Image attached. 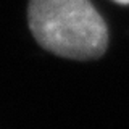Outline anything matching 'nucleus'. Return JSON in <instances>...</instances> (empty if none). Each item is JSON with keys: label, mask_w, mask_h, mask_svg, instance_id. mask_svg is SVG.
<instances>
[{"label": "nucleus", "mask_w": 129, "mask_h": 129, "mask_svg": "<svg viewBox=\"0 0 129 129\" xmlns=\"http://www.w3.org/2000/svg\"><path fill=\"white\" fill-rule=\"evenodd\" d=\"M27 18L36 40L55 55L90 60L107 50V26L89 0H31Z\"/></svg>", "instance_id": "obj_1"}, {"label": "nucleus", "mask_w": 129, "mask_h": 129, "mask_svg": "<svg viewBox=\"0 0 129 129\" xmlns=\"http://www.w3.org/2000/svg\"><path fill=\"white\" fill-rule=\"evenodd\" d=\"M115 2H118V3H129V0H115Z\"/></svg>", "instance_id": "obj_2"}]
</instances>
